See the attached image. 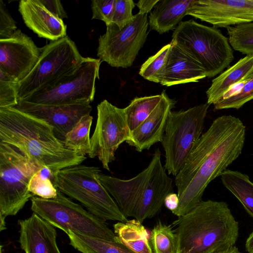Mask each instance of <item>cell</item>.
I'll return each instance as SVG.
<instances>
[{
  "label": "cell",
  "instance_id": "obj_27",
  "mask_svg": "<svg viewBox=\"0 0 253 253\" xmlns=\"http://www.w3.org/2000/svg\"><path fill=\"white\" fill-rule=\"evenodd\" d=\"M162 94L135 97L124 108L130 132L139 126L158 105Z\"/></svg>",
  "mask_w": 253,
  "mask_h": 253
},
{
  "label": "cell",
  "instance_id": "obj_9",
  "mask_svg": "<svg viewBox=\"0 0 253 253\" xmlns=\"http://www.w3.org/2000/svg\"><path fill=\"white\" fill-rule=\"evenodd\" d=\"M84 58L68 36L41 47L40 56L35 67L17 84L18 101L71 74Z\"/></svg>",
  "mask_w": 253,
  "mask_h": 253
},
{
  "label": "cell",
  "instance_id": "obj_42",
  "mask_svg": "<svg viewBox=\"0 0 253 253\" xmlns=\"http://www.w3.org/2000/svg\"><path fill=\"white\" fill-rule=\"evenodd\" d=\"M211 253H241V252L237 247L234 246L228 249L217 250Z\"/></svg>",
  "mask_w": 253,
  "mask_h": 253
},
{
  "label": "cell",
  "instance_id": "obj_28",
  "mask_svg": "<svg viewBox=\"0 0 253 253\" xmlns=\"http://www.w3.org/2000/svg\"><path fill=\"white\" fill-rule=\"evenodd\" d=\"M93 117L86 115L66 134L64 144L68 149L78 154L88 155L90 150V130Z\"/></svg>",
  "mask_w": 253,
  "mask_h": 253
},
{
  "label": "cell",
  "instance_id": "obj_37",
  "mask_svg": "<svg viewBox=\"0 0 253 253\" xmlns=\"http://www.w3.org/2000/svg\"><path fill=\"white\" fill-rule=\"evenodd\" d=\"M17 30L16 22L9 13L3 1L0 0V40L11 37Z\"/></svg>",
  "mask_w": 253,
  "mask_h": 253
},
{
  "label": "cell",
  "instance_id": "obj_41",
  "mask_svg": "<svg viewBox=\"0 0 253 253\" xmlns=\"http://www.w3.org/2000/svg\"><path fill=\"white\" fill-rule=\"evenodd\" d=\"M245 248L248 253H253V231L246 240Z\"/></svg>",
  "mask_w": 253,
  "mask_h": 253
},
{
  "label": "cell",
  "instance_id": "obj_8",
  "mask_svg": "<svg viewBox=\"0 0 253 253\" xmlns=\"http://www.w3.org/2000/svg\"><path fill=\"white\" fill-rule=\"evenodd\" d=\"M42 167L17 147L0 142V215H16L35 196L28 185Z\"/></svg>",
  "mask_w": 253,
  "mask_h": 253
},
{
  "label": "cell",
  "instance_id": "obj_16",
  "mask_svg": "<svg viewBox=\"0 0 253 253\" xmlns=\"http://www.w3.org/2000/svg\"><path fill=\"white\" fill-rule=\"evenodd\" d=\"M12 107L48 123L56 137L63 142L67 133L82 117L92 111L90 103L47 105L19 101Z\"/></svg>",
  "mask_w": 253,
  "mask_h": 253
},
{
  "label": "cell",
  "instance_id": "obj_39",
  "mask_svg": "<svg viewBox=\"0 0 253 253\" xmlns=\"http://www.w3.org/2000/svg\"><path fill=\"white\" fill-rule=\"evenodd\" d=\"M159 0H140L136 4L140 14L150 13Z\"/></svg>",
  "mask_w": 253,
  "mask_h": 253
},
{
  "label": "cell",
  "instance_id": "obj_18",
  "mask_svg": "<svg viewBox=\"0 0 253 253\" xmlns=\"http://www.w3.org/2000/svg\"><path fill=\"white\" fill-rule=\"evenodd\" d=\"M162 98L151 114L135 129L130 132L126 142L138 152L149 150L156 143L162 142L169 114L174 105L165 91Z\"/></svg>",
  "mask_w": 253,
  "mask_h": 253
},
{
  "label": "cell",
  "instance_id": "obj_29",
  "mask_svg": "<svg viewBox=\"0 0 253 253\" xmlns=\"http://www.w3.org/2000/svg\"><path fill=\"white\" fill-rule=\"evenodd\" d=\"M153 253H177V234L171 225L158 222L149 236Z\"/></svg>",
  "mask_w": 253,
  "mask_h": 253
},
{
  "label": "cell",
  "instance_id": "obj_1",
  "mask_svg": "<svg viewBox=\"0 0 253 253\" xmlns=\"http://www.w3.org/2000/svg\"><path fill=\"white\" fill-rule=\"evenodd\" d=\"M245 135L246 127L238 118L223 115L213 120L175 176L179 204L173 214L181 216L202 201L209 184L241 154Z\"/></svg>",
  "mask_w": 253,
  "mask_h": 253
},
{
  "label": "cell",
  "instance_id": "obj_32",
  "mask_svg": "<svg viewBox=\"0 0 253 253\" xmlns=\"http://www.w3.org/2000/svg\"><path fill=\"white\" fill-rule=\"evenodd\" d=\"M171 46L170 43L162 47L141 65L139 74L145 79L159 83V79L164 71Z\"/></svg>",
  "mask_w": 253,
  "mask_h": 253
},
{
  "label": "cell",
  "instance_id": "obj_31",
  "mask_svg": "<svg viewBox=\"0 0 253 253\" xmlns=\"http://www.w3.org/2000/svg\"><path fill=\"white\" fill-rule=\"evenodd\" d=\"M53 171L46 166L42 167L31 178L28 190L34 196L51 199L56 197L57 189L52 182Z\"/></svg>",
  "mask_w": 253,
  "mask_h": 253
},
{
  "label": "cell",
  "instance_id": "obj_43",
  "mask_svg": "<svg viewBox=\"0 0 253 253\" xmlns=\"http://www.w3.org/2000/svg\"><path fill=\"white\" fill-rule=\"evenodd\" d=\"M4 216L0 215V231L5 230L6 229L5 221Z\"/></svg>",
  "mask_w": 253,
  "mask_h": 253
},
{
  "label": "cell",
  "instance_id": "obj_22",
  "mask_svg": "<svg viewBox=\"0 0 253 253\" xmlns=\"http://www.w3.org/2000/svg\"><path fill=\"white\" fill-rule=\"evenodd\" d=\"M253 76V55H246L211 81L206 91L207 103L214 104L230 87Z\"/></svg>",
  "mask_w": 253,
  "mask_h": 253
},
{
  "label": "cell",
  "instance_id": "obj_21",
  "mask_svg": "<svg viewBox=\"0 0 253 253\" xmlns=\"http://www.w3.org/2000/svg\"><path fill=\"white\" fill-rule=\"evenodd\" d=\"M171 44L165 68L159 83L170 86L196 83L207 77L202 66L190 55L174 44Z\"/></svg>",
  "mask_w": 253,
  "mask_h": 253
},
{
  "label": "cell",
  "instance_id": "obj_30",
  "mask_svg": "<svg viewBox=\"0 0 253 253\" xmlns=\"http://www.w3.org/2000/svg\"><path fill=\"white\" fill-rule=\"evenodd\" d=\"M232 49L243 54L253 55V22L226 28Z\"/></svg>",
  "mask_w": 253,
  "mask_h": 253
},
{
  "label": "cell",
  "instance_id": "obj_25",
  "mask_svg": "<svg viewBox=\"0 0 253 253\" xmlns=\"http://www.w3.org/2000/svg\"><path fill=\"white\" fill-rule=\"evenodd\" d=\"M220 176L225 187L236 197L253 218V183L249 176L238 171L226 169Z\"/></svg>",
  "mask_w": 253,
  "mask_h": 253
},
{
  "label": "cell",
  "instance_id": "obj_38",
  "mask_svg": "<svg viewBox=\"0 0 253 253\" xmlns=\"http://www.w3.org/2000/svg\"><path fill=\"white\" fill-rule=\"evenodd\" d=\"M42 4L54 16L63 19L67 18L68 15L60 0H39Z\"/></svg>",
  "mask_w": 253,
  "mask_h": 253
},
{
  "label": "cell",
  "instance_id": "obj_2",
  "mask_svg": "<svg viewBox=\"0 0 253 253\" xmlns=\"http://www.w3.org/2000/svg\"><path fill=\"white\" fill-rule=\"evenodd\" d=\"M0 142L17 147L53 172L80 165L86 159L66 147L48 123L13 107L0 108Z\"/></svg>",
  "mask_w": 253,
  "mask_h": 253
},
{
  "label": "cell",
  "instance_id": "obj_4",
  "mask_svg": "<svg viewBox=\"0 0 253 253\" xmlns=\"http://www.w3.org/2000/svg\"><path fill=\"white\" fill-rule=\"evenodd\" d=\"M99 167L78 165L54 172L52 182L61 192L79 202L87 211L106 220L128 221L98 178Z\"/></svg>",
  "mask_w": 253,
  "mask_h": 253
},
{
  "label": "cell",
  "instance_id": "obj_7",
  "mask_svg": "<svg viewBox=\"0 0 253 253\" xmlns=\"http://www.w3.org/2000/svg\"><path fill=\"white\" fill-rule=\"evenodd\" d=\"M210 106L206 102L169 114L161 142L165 152L164 167L169 174L175 176L184 166L202 135Z\"/></svg>",
  "mask_w": 253,
  "mask_h": 253
},
{
  "label": "cell",
  "instance_id": "obj_19",
  "mask_svg": "<svg viewBox=\"0 0 253 253\" xmlns=\"http://www.w3.org/2000/svg\"><path fill=\"white\" fill-rule=\"evenodd\" d=\"M18 10L26 26L38 37L54 41L67 36V26L39 0H21Z\"/></svg>",
  "mask_w": 253,
  "mask_h": 253
},
{
  "label": "cell",
  "instance_id": "obj_3",
  "mask_svg": "<svg viewBox=\"0 0 253 253\" xmlns=\"http://www.w3.org/2000/svg\"><path fill=\"white\" fill-rule=\"evenodd\" d=\"M174 223L177 253H211L230 248L239 237L238 222L223 201L202 200Z\"/></svg>",
  "mask_w": 253,
  "mask_h": 253
},
{
  "label": "cell",
  "instance_id": "obj_14",
  "mask_svg": "<svg viewBox=\"0 0 253 253\" xmlns=\"http://www.w3.org/2000/svg\"><path fill=\"white\" fill-rule=\"evenodd\" d=\"M40 54L41 47L17 29L11 37L0 40V71L18 83L34 68Z\"/></svg>",
  "mask_w": 253,
  "mask_h": 253
},
{
  "label": "cell",
  "instance_id": "obj_13",
  "mask_svg": "<svg viewBox=\"0 0 253 253\" xmlns=\"http://www.w3.org/2000/svg\"><path fill=\"white\" fill-rule=\"evenodd\" d=\"M187 15L226 28L253 22V0H194Z\"/></svg>",
  "mask_w": 253,
  "mask_h": 253
},
{
  "label": "cell",
  "instance_id": "obj_6",
  "mask_svg": "<svg viewBox=\"0 0 253 253\" xmlns=\"http://www.w3.org/2000/svg\"><path fill=\"white\" fill-rule=\"evenodd\" d=\"M30 200L33 212L65 233L71 231L117 241L115 234L108 227L105 221L84 210L58 189L57 195L54 198L47 199L33 196Z\"/></svg>",
  "mask_w": 253,
  "mask_h": 253
},
{
  "label": "cell",
  "instance_id": "obj_5",
  "mask_svg": "<svg viewBox=\"0 0 253 253\" xmlns=\"http://www.w3.org/2000/svg\"><path fill=\"white\" fill-rule=\"evenodd\" d=\"M170 43L200 63L209 78L221 74L234 59L228 39L220 30L192 19L182 21L176 27Z\"/></svg>",
  "mask_w": 253,
  "mask_h": 253
},
{
  "label": "cell",
  "instance_id": "obj_17",
  "mask_svg": "<svg viewBox=\"0 0 253 253\" xmlns=\"http://www.w3.org/2000/svg\"><path fill=\"white\" fill-rule=\"evenodd\" d=\"M19 242L25 253H61L55 227L36 213L19 220Z\"/></svg>",
  "mask_w": 253,
  "mask_h": 253
},
{
  "label": "cell",
  "instance_id": "obj_15",
  "mask_svg": "<svg viewBox=\"0 0 253 253\" xmlns=\"http://www.w3.org/2000/svg\"><path fill=\"white\" fill-rule=\"evenodd\" d=\"M150 164V173L132 214L141 223L155 216L164 204L166 196L174 192L173 180L162 165L159 148L155 150Z\"/></svg>",
  "mask_w": 253,
  "mask_h": 253
},
{
  "label": "cell",
  "instance_id": "obj_10",
  "mask_svg": "<svg viewBox=\"0 0 253 253\" xmlns=\"http://www.w3.org/2000/svg\"><path fill=\"white\" fill-rule=\"evenodd\" d=\"M101 63L99 58L84 57L74 72L20 101L47 105L90 103L94 99L96 80L99 79Z\"/></svg>",
  "mask_w": 253,
  "mask_h": 253
},
{
  "label": "cell",
  "instance_id": "obj_23",
  "mask_svg": "<svg viewBox=\"0 0 253 253\" xmlns=\"http://www.w3.org/2000/svg\"><path fill=\"white\" fill-rule=\"evenodd\" d=\"M194 0H161L148 16L150 29L160 34L174 30Z\"/></svg>",
  "mask_w": 253,
  "mask_h": 253
},
{
  "label": "cell",
  "instance_id": "obj_33",
  "mask_svg": "<svg viewBox=\"0 0 253 253\" xmlns=\"http://www.w3.org/2000/svg\"><path fill=\"white\" fill-rule=\"evenodd\" d=\"M253 99V76L246 81L235 94L224 99L219 100L213 105L216 110L226 109H239Z\"/></svg>",
  "mask_w": 253,
  "mask_h": 253
},
{
  "label": "cell",
  "instance_id": "obj_20",
  "mask_svg": "<svg viewBox=\"0 0 253 253\" xmlns=\"http://www.w3.org/2000/svg\"><path fill=\"white\" fill-rule=\"evenodd\" d=\"M151 165L132 178L124 180L100 172L98 178L114 199L124 215L132 214L150 173Z\"/></svg>",
  "mask_w": 253,
  "mask_h": 253
},
{
  "label": "cell",
  "instance_id": "obj_11",
  "mask_svg": "<svg viewBox=\"0 0 253 253\" xmlns=\"http://www.w3.org/2000/svg\"><path fill=\"white\" fill-rule=\"evenodd\" d=\"M106 26V32L98 39L99 59L113 67L131 66L147 37V14L137 13L134 20L123 29L113 23Z\"/></svg>",
  "mask_w": 253,
  "mask_h": 253
},
{
  "label": "cell",
  "instance_id": "obj_35",
  "mask_svg": "<svg viewBox=\"0 0 253 253\" xmlns=\"http://www.w3.org/2000/svg\"><path fill=\"white\" fill-rule=\"evenodd\" d=\"M115 0H93L91 3V19L103 21L106 25L112 22Z\"/></svg>",
  "mask_w": 253,
  "mask_h": 253
},
{
  "label": "cell",
  "instance_id": "obj_36",
  "mask_svg": "<svg viewBox=\"0 0 253 253\" xmlns=\"http://www.w3.org/2000/svg\"><path fill=\"white\" fill-rule=\"evenodd\" d=\"M17 83L0 80V108L12 107L18 103Z\"/></svg>",
  "mask_w": 253,
  "mask_h": 253
},
{
  "label": "cell",
  "instance_id": "obj_34",
  "mask_svg": "<svg viewBox=\"0 0 253 253\" xmlns=\"http://www.w3.org/2000/svg\"><path fill=\"white\" fill-rule=\"evenodd\" d=\"M134 6L132 0H115L111 23L115 24L120 29L130 24L134 18L132 14Z\"/></svg>",
  "mask_w": 253,
  "mask_h": 253
},
{
  "label": "cell",
  "instance_id": "obj_24",
  "mask_svg": "<svg viewBox=\"0 0 253 253\" xmlns=\"http://www.w3.org/2000/svg\"><path fill=\"white\" fill-rule=\"evenodd\" d=\"M117 241L135 253H153L149 233L144 225L136 219L118 222L113 225Z\"/></svg>",
  "mask_w": 253,
  "mask_h": 253
},
{
  "label": "cell",
  "instance_id": "obj_26",
  "mask_svg": "<svg viewBox=\"0 0 253 253\" xmlns=\"http://www.w3.org/2000/svg\"><path fill=\"white\" fill-rule=\"evenodd\" d=\"M70 244L82 253H135L117 241H110L68 231Z\"/></svg>",
  "mask_w": 253,
  "mask_h": 253
},
{
  "label": "cell",
  "instance_id": "obj_12",
  "mask_svg": "<svg viewBox=\"0 0 253 253\" xmlns=\"http://www.w3.org/2000/svg\"><path fill=\"white\" fill-rule=\"evenodd\" d=\"M130 133L124 108L103 100L97 106V120L88 157H97L103 168L110 170L109 165L115 160L116 150L129 139Z\"/></svg>",
  "mask_w": 253,
  "mask_h": 253
},
{
  "label": "cell",
  "instance_id": "obj_40",
  "mask_svg": "<svg viewBox=\"0 0 253 253\" xmlns=\"http://www.w3.org/2000/svg\"><path fill=\"white\" fill-rule=\"evenodd\" d=\"M178 204L179 198L178 195L174 192L168 194L165 199V206L171 212L177 208Z\"/></svg>",
  "mask_w": 253,
  "mask_h": 253
}]
</instances>
